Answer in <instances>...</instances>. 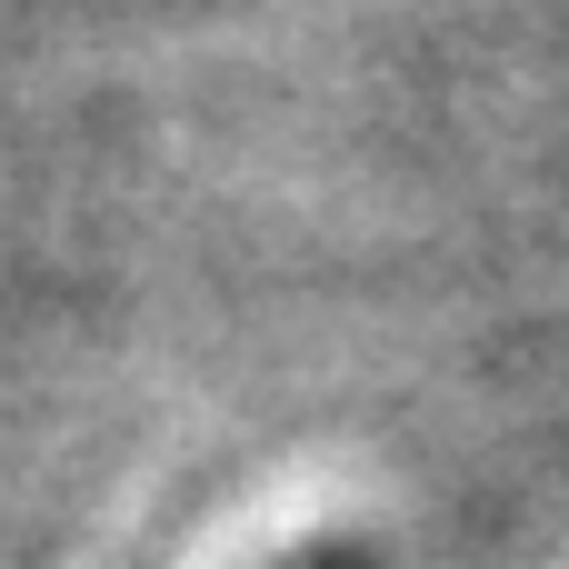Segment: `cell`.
Instances as JSON below:
<instances>
[{"label": "cell", "mask_w": 569, "mask_h": 569, "mask_svg": "<svg viewBox=\"0 0 569 569\" xmlns=\"http://www.w3.org/2000/svg\"><path fill=\"white\" fill-rule=\"evenodd\" d=\"M270 569H380V550L370 540H300L290 560H270Z\"/></svg>", "instance_id": "1"}]
</instances>
